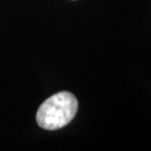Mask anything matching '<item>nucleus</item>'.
<instances>
[{
	"instance_id": "nucleus-1",
	"label": "nucleus",
	"mask_w": 151,
	"mask_h": 151,
	"mask_svg": "<svg viewBox=\"0 0 151 151\" xmlns=\"http://www.w3.org/2000/svg\"><path fill=\"white\" fill-rule=\"evenodd\" d=\"M78 103L72 93L60 92L42 103L36 114V121L45 130L63 128L74 119Z\"/></svg>"
}]
</instances>
